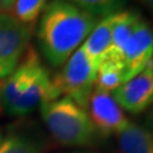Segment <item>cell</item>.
<instances>
[{"instance_id": "obj_15", "label": "cell", "mask_w": 153, "mask_h": 153, "mask_svg": "<svg viewBox=\"0 0 153 153\" xmlns=\"http://www.w3.org/2000/svg\"><path fill=\"white\" fill-rule=\"evenodd\" d=\"M46 5V0H16L12 8V16L21 23L33 26L40 18Z\"/></svg>"}, {"instance_id": "obj_18", "label": "cell", "mask_w": 153, "mask_h": 153, "mask_svg": "<svg viewBox=\"0 0 153 153\" xmlns=\"http://www.w3.org/2000/svg\"><path fill=\"white\" fill-rule=\"evenodd\" d=\"M142 1L146 4V5L149 8V10L153 13V0H142Z\"/></svg>"}, {"instance_id": "obj_12", "label": "cell", "mask_w": 153, "mask_h": 153, "mask_svg": "<svg viewBox=\"0 0 153 153\" xmlns=\"http://www.w3.org/2000/svg\"><path fill=\"white\" fill-rule=\"evenodd\" d=\"M119 153H153V137L147 129L130 121L116 135Z\"/></svg>"}, {"instance_id": "obj_3", "label": "cell", "mask_w": 153, "mask_h": 153, "mask_svg": "<svg viewBox=\"0 0 153 153\" xmlns=\"http://www.w3.org/2000/svg\"><path fill=\"white\" fill-rule=\"evenodd\" d=\"M40 114L51 138L60 146L87 148L97 146L102 139L85 108L65 96L44 102Z\"/></svg>"}, {"instance_id": "obj_4", "label": "cell", "mask_w": 153, "mask_h": 153, "mask_svg": "<svg viewBox=\"0 0 153 153\" xmlns=\"http://www.w3.org/2000/svg\"><path fill=\"white\" fill-rule=\"evenodd\" d=\"M97 70L98 65L79 47L54 76V84L60 96L73 100L85 108L89 96L94 89Z\"/></svg>"}, {"instance_id": "obj_5", "label": "cell", "mask_w": 153, "mask_h": 153, "mask_svg": "<svg viewBox=\"0 0 153 153\" xmlns=\"http://www.w3.org/2000/svg\"><path fill=\"white\" fill-rule=\"evenodd\" d=\"M33 35V26L25 25L10 13H0V80L9 76L21 63Z\"/></svg>"}, {"instance_id": "obj_8", "label": "cell", "mask_w": 153, "mask_h": 153, "mask_svg": "<svg viewBox=\"0 0 153 153\" xmlns=\"http://www.w3.org/2000/svg\"><path fill=\"white\" fill-rule=\"evenodd\" d=\"M152 60L153 30L142 18L123 54V83L143 70Z\"/></svg>"}, {"instance_id": "obj_7", "label": "cell", "mask_w": 153, "mask_h": 153, "mask_svg": "<svg viewBox=\"0 0 153 153\" xmlns=\"http://www.w3.org/2000/svg\"><path fill=\"white\" fill-rule=\"evenodd\" d=\"M117 105L131 115H139L153 106V60L112 92Z\"/></svg>"}, {"instance_id": "obj_14", "label": "cell", "mask_w": 153, "mask_h": 153, "mask_svg": "<svg viewBox=\"0 0 153 153\" xmlns=\"http://www.w3.org/2000/svg\"><path fill=\"white\" fill-rule=\"evenodd\" d=\"M92 16L105 18L123 10L126 0H65Z\"/></svg>"}, {"instance_id": "obj_2", "label": "cell", "mask_w": 153, "mask_h": 153, "mask_svg": "<svg viewBox=\"0 0 153 153\" xmlns=\"http://www.w3.org/2000/svg\"><path fill=\"white\" fill-rule=\"evenodd\" d=\"M59 97L54 76L32 46L0 87V107L14 117L27 116L44 102Z\"/></svg>"}, {"instance_id": "obj_16", "label": "cell", "mask_w": 153, "mask_h": 153, "mask_svg": "<svg viewBox=\"0 0 153 153\" xmlns=\"http://www.w3.org/2000/svg\"><path fill=\"white\" fill-rule=\"evenodd\" d=\"M16 0H0V13H9Z\"/></svg>"}, {"instance_id": "obj_19", "label": "cell", "mask_w": 153, "mask_h": 153, "mask_svg": "<svg viewBox=\"0 0 153 153\" xmlns=\"http://www.w3.org/2000/svg\"><path fill=\"white\" fill-rule=\"evenodd\" d=\"M3 137H4V134L1 133V130H0V143H1V140H3Z\"/></svg>"}, {"instance_id": "obj_9", "label": "cell", "mask_w": 153, "mask_h": 153, "mask_svg": "<svg viewBox=\"0 0 153 153\" xmlns=\"http://www.w3.org/2000/svg\"><path fill=\"white\" fill-rule=\"evenodd\" d=\"M46 147V139L37 129L17 124L3 137L0 153H45Z\"/></svg>"}, {"instance_id": "obj_11", "label": "cell", "mask_w": 153, "mask_h": 153, "mask_svg": "<svg viewBox=\"0 0 153 153\" xmlns=\"http://www.w3.org/2000/svg\"><path fill=\"white\" fill-rule=\"evenodd\" d=\"M114 16L115 14L100 19L80 46L97 65L106 59L110 46H111V28Z\"/></svg>"}, {"instance_id": "obj_10", "label": "cell", "mask_w": 153, "mask_h": 153, "mask_svg": "<svg viewBox=\"0 0 153 153\" xmlns=\"http://www.w3.org/2000/svg\"><path fill=\"white\" fill-rule=\"evenodd\" d=\"M140 19L142 17L134 10H121L115 14L111 28V46L106 59L114 60L121 65L124 50Z\"/></svg>"}, {"instance_id": "obj_1", "label": "cell", "mask_w": 153, "mask_h": 153, "mask_svg": "<svg viewBox=\"0 0 153 153\" xmlns=\"http://www.w3.org/2000/svg\"><path fill=\"white\" fill-rule=\"evenodd\" d=\"M100 19L65 0H51L40 16L37 44L42 56L55 68L79 49Z\"/></svg>"}, {"instance_id": "obj_6", "label": "cell", "mask_w": 153, "mask_h": 153, "mask_svg": "<svg viewBox=\"0 0 153 153\" xmlns=\"http://www.w3.org/2000/svg\"><path fill=\"white\" fill-rule=\"evenodd\" d=\"M85 111L102 139L117 135L130 123L112 97V93L97 88L91 93Z\"/></svg>"}, {"instance_id": "obj_17", "label": "cell", "mask_w": 153, "mask_h": 153, "mask_svg": "<svg viewBox=\"0 0 153 153\" xmlns=\"http://www.w3.org/2000/svg\"><path fill=\"white\" fill-rule=\"evenodd\" d=\"M144 128L151 133V135L153 137V106L151 107L149 112H148L147 117H146V126Z\"/></svg>"}, {"instance_id": "obj_13", "label": "cell", "mask_w": 153, "mask_h": 153, "mask_svg": "<svg viewBox=\"0 0 153 153\" xmlns=\"http://www.w3.org/2000/svg\"><path fill=\"white\" fill-rule=\"evenodd\" d=\"M123 83V68L114 60L105 59L98 65L94 88L112 93Z\"/></svg>"}, {"instance_id": "obj_21", "label": "cell", "mask_w": 153, "mask_h": 153, "mask_svg": "<svg viewBox=\"0 0 153 153\" xmlns=\"http://www.w3.org/2000/svg\"><path fill=\"white\" fill-rule=\"evenodd\" d=\"M0 87H1V82H0ZM0 108H1V107H0Z\"/></svg>"}, {"instance_id": "obj_20", "label": "cell", "mask_w": 153, "mask_h": 153, "mask_svg": "<svg viewBox=\"0 0 153 153\" xmlns=\"http://www.w3.org/2000/svg\"><path fill=\"white\" fill-rule=\"evenodd\" d=\"M76 153H88V152H76Z\"/></svg>"}]
</instances>
